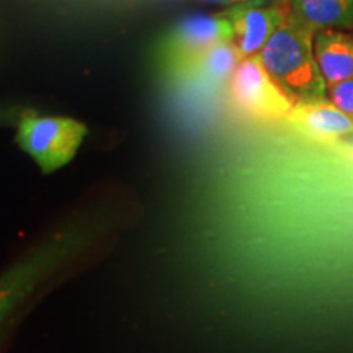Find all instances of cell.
I'll use <instances>...</instances> for the list:
<instances>
[{
	"label": "cell",
	"mask_w": 353,
	"mask_h": 353,
	"mask_svg": "<svg viewBox=\"0 0 353 353\" xmlns=\"http://www.w3.org/2000/svg\"><path fill=\"white\" fill-rule=\"evenodd\" d=\"M205 2L216 3V6L234 7V6H245V3H267V0H205Z\"/></svg>",
	"instance_id": "12"
},
{
	"label": "cell",
	"mask_w": 353,
	"mask_h": 353,
	"mask_svg": "<svg viewBox=\"0 0 353 353\" xmlns=\"http://www.w3.org/2000/svg\"><path fill=\"white\" fill-rule=\"evenodd\" d=\"M85 136L87 126L72 118L23 114L17 131V143L37 162L43 174H52L76 157Z\"/></svg>",
	"instance_id": "3"
},
{
	"label": "cell",
	"mask_w": 353,
	"mask_h": 353,
	"mask_svg": "<svg viewBox=\"0 0 353 353\" xmlns=\"http://www.w3.org/2000/svg\"><path fill=\"white\" fill-rule=\"evenodd\" d=\"M314 56L327 88L353 77V34L342 30L317 32Z\"/></svg>",
	"instance_id": "7"
},
{
	"label": "cell",
	"mask_w": 353,
	"mask_h": 353,
	"mask_svg": "<svg viewBox=\"0 0 353 353\" xmlns=\"http://www.w3.org/2000/svg\"><path fill=\"white\" fill-rule=\"evenodd\" d=\"M234 28L224 13L188 15L167 34L161 48V61L172 74L185 76L192 64L219 43L232 41Z\"/></svg>",
	"instance_id": "4"
},
{
	"label": "cell",
	"mask_w": 353,
	"mask_h": 353,
	"mask_svg": "<svg viewBox=\"0 0 353 353\" xmlns=\"http://www.w3.org/2000/svg\"><path fill=\"white\" fill-rule=\"evenodd\" d=\"M288 13L312 34L322 30L353 28V0H291Z\"/></svg>",
	"instance_id": "9"
},
{
	"label": "cell",
	"mask_w": 353,
	"mask_h": 353,
	"mask_svg": "<svg viewBox=\"0 0 353 353\" xmlns=\"http://www.w3.org/2000/svg\"><path fill=\"white\" fill-rule=\"evenodd\" d=\"M265 70L294 105L327 99V83L314 56V34L286 15L259 52Z\"/></svg>",
	"instance_id": "2"
},
{
	"label": "cell",
	"mask_w": 353,
	"mask_h": 353,
	"mask_svg": "<svg viewBox=\"0 0 353 353\" xmlns=\"http://www.w3.org/2000/svg\"><path fill=\"white\" fill-rule=\"evenodd\" d=\"M288 120L299 131L316 138H342L353 134V118L327 99L294 105Z\"/></svg>",
	"instance_id": "8"
},
{
	"label": "cell",
	"mask_w": 353,
	"mask_h": 353,
	"mask_svg": "<svg viewBox=\"0 0 353 353\" xmlns=\"http://www.w3.org/2000/svg\"><path fill=\"white\" fill-rule=\"evenodd\" d=\"M234 28L232 44L242 59L257 56L272 34L280 28L286 15L280 7L267 3H245L234 6L226 10Z\"/></svg>",
	"instance_id": "6"
},
{
	"label": "cell",
	"mask_w": 353,
	"mask_h": 353,
	"mask_svg": "<svg viewBox=\"0 0 353 353\" xmlns=\"http://www.w3.org/2000/svg\"><path fill=\"white\" fill-rule=\"evenodd\" d=\"M327 95L335 107L353 118V77L329 87Z\"/></svg>",
	"instance_id": "11"
},
{
	"label": "cell",
	"mask_w": 353,
	"mask_h": 353,
	"mask_svg": "<svg viewBox=\"0 0 353 353\" xmlns=\"http://www.w3.org/2000/svg\"><path fill=\"white\" fill-rule=\"evenodd\" d=\"M229 87L234 103L250 117L280 120L293 112L294 103L268 76L259 54L241 61Z\"/></svg>",
	"instance_id": "5"
},
{
	"label": "cell",
	"mask_w": 353,
	"mask_h": 353,
	"mask_svg": "<svg viewBox=\"0 0 353 353\" xmlns=\"http://www.w3.org/2000/svg\"><path fill=\"white\" fill-rule=\"evenodd\" d=\"M92 236L76 228L61 229L20 255L0 275V324L30 296L63 273L90 249Z\"/></svg>",
	"instance_id": "1"
},
{
	"label": "cell",
	"mask_w": 353,
	"mask_h": 353,
	"mask_svg": "<svg viewBox=\"0 0 353 353\" xmlns=\"http://www.w3.org/2000/svg\"><path fill=\"white\" fill-rule=\"evenodd\" d=\"M241 61L242 57L232 41L219 43L198 57L185 76L195 77L210 88H223L231 82Z\"/></svg>",
	"instance_id": "10"
}]
</instances>
